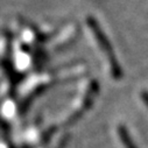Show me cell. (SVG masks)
Segmentation results:
<instances>
[{"instance_id":"cell-1","label":"cell","mask_w":148,"mask_h":148,"mask_svg":"<svg viewBox=\"0 0 148 148\" xmlns=\"http://www.w3.org/2000/svg\"><path fill=\"white\" fill-rule=\"evenodd\" d=\"M143 99L146 100V103H148V95H145L143 96Z\"/></svg>"}]
</instances>
